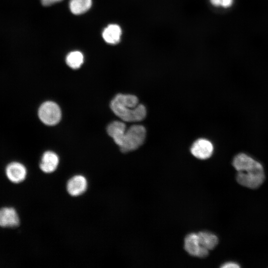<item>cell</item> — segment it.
<instances>
[{
  "instance_id": "6da1fadb",
  "label": "cell",
  "mask_w": 268,
  "mask_h": 268,
  "mask_svg": "<svg viewBox=\"0 0 268 268\" xmlns=\"http://www.w3.org/2000/svg\"><path fill=\"white\" fill-rule=\"evenodd\" d=\"M110 108L117 116L128 122L142 121L146 115L145 106L138 104L137 97L132 94H117L110 103Z\"/></svg>"
},
{
  "instance_id": "7a4b0ae2",
  "label": "cell",
  "mask_w": 268,
  "mask_h": 268,
  "mask_svg": "<svg viewBox=\"0 0 268 268\" xmlns=\"http://www.w3.org/2000/svg\"><path fill=\"white\" fill-rule=\"evenodd\" d=\"M146 136L145 128L140 125H134L120 132L113 139L121 151L126 153L134 150L144 141Z\"/></svg>"
},
{
  "instance_id": "3957f363",
  "label": "cell",
  "mask_w": 268,
  "mask_h": 268,
  "mask_svg": "<svg viewBox=\"0 0 268 268\" xmlns=\"http://www.w3.org/2000/svg\"><path fill=\"white\" fill-rule=\"evenodd\" d=\"M61 115L60 108L52 101L44 102L39 108V119L44 124L48 126L57 124L61 120Z\"/></svg>"
},
{
  "instance_id": "277c9868",
  "label": "cell",
  "mask_w": 268,
  "mask_h": 268,
  "mask_svg": "<svg viewBox=\"0 0 268 268\" xmlns=\"http://www.w3.org/2000/svg\"><path fill=\"white\" fill-rule=\"evenodd\" d=\"M264 169L251 172H237L236 181L241 186L250 189H257L264 182Z\"/></svg>"
},
{
  "instance_id": "5b68a950",
  "label": "cell",
  "mask_w": 268,
  "mask_h": 268,
  "mask_svg": "<svg viewBox=\"0 0 268 268\" xmlns=\"http://www.w3.org/2000/svg\"><path fill=\"white\" fill-rule=\"evenodd\" d=\"M232 165L237 172H250L264 169L260 162L244 153H239L234 156Z\"/></svg>"
},
{
  "instance_id": "8992f818",
  "label": "cell",
  "mask_w": 268,
  "mask_h": 268,
  "mask_svg": "<svg viewBox=\"0 0 268 268\" xmlns=\"http://www.w3.org/2000/svg\"><path fill=\"white\" fill-rule=\"evenodd\" d=\"M184 248L190 255L201 258L206 257L209 253L208 250L201 245L198 233H191L185 237Z\"/></svg>"
},
{
  "instance_id": "52a82bcc",
  "label": "cell",
  "mask_w": 268,
  "mask_h": 268,
  "mask_svg": "<svg viewBox=\"0 0 268 268\" xmlns=\"http://www.w3.org/2000/svg\"><path fill=\"white\" fill-rule=\"evenodd\" d=\"M213 151L212 143L205 138L197 139L191 147L192 154L196 158L201 160L209 158L212 155Z\"/></svg>"
},
{
  "instance_id": "ba28073f",
  "label": "cell",
  "mask_w": 268,
  "mask_h": 268,
  "mask_svg": "<svg viewBox=\"0 0 268 268\" xmlns=\"http://www.w3.org/2000/svg\"><path fill=\"white\" fill-rule=\"evenodd\" d=\"M87 188V181L82 175H75L71 178L67 184V190L71 196L77 197L83 194Z\"/></svg>"
},
{
  "instance_id": "9c48e42d",
  "label": "cell",
  "mask_w": 268,
  "mask_h": 268,
  "mask_svg": "<svg viewBox=\"0 0 268 268\" xmlns=\"http://www.w3.org/2000/svg\"><path fill=\"white\" fill-rule=\"evenodd\" d=\"M5 172L8 179L14 183H19L24 181L27 175L26 167L18 162L9 163L6 166Z\"/></svg>"
},
{
  "instance_id": "30bf717a",
  "label": "cell",
  "mask_w": 268,
  "mask_h": 268,
  "mask_svg": "<svg viewBox=\"0 0 268 268\" xmlns=\"http://www.w3.org/2000/svg\"><path fill=\"white\" fill-rule=\"evenodd\" d=\"M19 224V219L16 210L12 207L0 209V226L4 227H14Z\"/></svg>"
},
{
  "instance_id": "8fae6325",
  "label": "cell",
  "mask_w": 268,
  "mask_h": 268,
  "mask_svg": "<svg viewBox=\"0 0 268 268\" xmlns=\"http://www.w3.org/2000/svg\"><path fill=\"white\" fill-rule=\"evenodd\" d=\"M59 162L58 155L54 152L48 151L42 155L40 163V168L46 173L54 172L57 168Z\"/></svg>"
},
{
  "instance_id": "7c38bea8",
  "label": "cell",
  "mask_w": 268,
  "mask_h": 268,
  "mask_svg": "<svg viewBox=\"0 0 268 268\" xmlns=\"http://www.w3.org/2000/svg\"><path fill=\"white\" fill-rule=\"evenodd\" d=\"M122 35V29L117 24H110L105 28L102 36L104 40L110 44L119 43Z\"/></svg>"
},
{
  "instance_id": "4fadbf2b",
  "label": "cell",
  "mask_w": 268,
  "mask_h": 268,
  "mask_svg": "<svg viewBox=\"0 0 268 268\" xmlns=\"http://www.w3.org/2000/svg\"><path fill=\"white\" fill-rule=\"evenodd\" d=\"M198 235L201 245L209 251L214 249L218 244L217 236L211 232L201 231Z\"/></svg>"
},
{
  "instance_id": "5bb4252c",
  "label": "cell",
  "mask_w": 268,
  "mask_h": 268,
  "mask_svg": "<svg viewBox=\"0 0 268 268\" xmlns=\"http://www.w3.org/2000/svg\"><path fill=\"white\" fill-rule=\"evenodd\" d=\"M91 0H70L69 8L74 14H80L85 12L91 7Z\"/></svg>"
},
{
  "instance_id": "9a60e30c",
  "label": "cell",
  "mask_w": 268,
  "mask_h": 268,
  "mask_svg": "<svg viewBox=\"0 0 268 268\" xmlns=\"http://www.w3.org/2000/svg\"><path fill=\"white\" fill-rule=\"evenodd\" d=\"M66 63L72 69L79 68L83 63V56L79 51L69 53L66 58Z\"/></svg>"
},
{
  "instance_id": "2e32d148",
  "label": "cell",
  "mask_w": 268,
  "mask_h": 268,
  "mask_svg": "<svg viewBox=\"0 0 268 268\" xmlns=\"http://www.w3.org/2000/svg\"><path fill=\"white\" fill-rule=\"evenodd\" d=\"M234 1V0H209L212 5L225 8L231 7L233 5Z\"/></svg>"
},
{
  "instance_id": "e0dca14e",
  "label": "cell",
  "mask_w": 268,
  "mask_h": 268,
  "mask_svg": "<svg viewBox=\"0 0 268 268\" xmlns=\"http://www.w3.org/2000/svg\"><path fill=\"white\" fill-rule=\"evenodd\" d=\"M222 268H238L240 266L234 262H227L223 264L221 266Z\"/></svg>"
},
{
  "instance_id": "ac0fdd59",
  "label": "cell",
  "mask_w": 268,
  "mask_h": 268,
  "mask_svg": "<svg viewBox=\"0 0 268 268\" xmlns=\"http://www.w3.org/2000/svg\"><path fill=\"white\" fill-rule=\"evenodd\" d=\"M42 3L45 6L50 5L62 0H41Z\"/></svg>"
}]
</instances>
